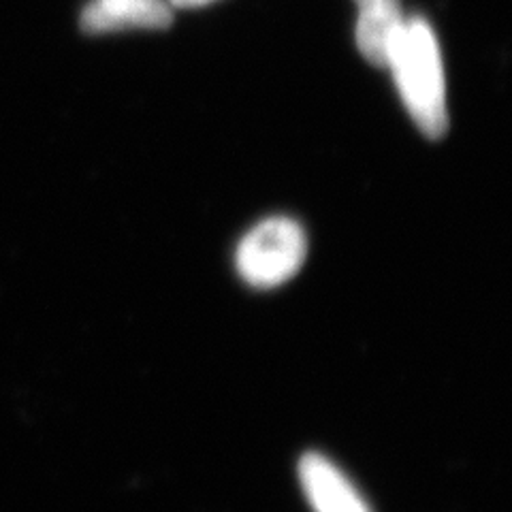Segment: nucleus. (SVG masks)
Segmentation results:
<instances>
[{"mask_svg":"<svg viewBox=\"0 0 512 512\" xmlns=\"http://www.w3.org/2000/svg\"><path fill=\"white\" fill-rule=\"evenodd\" d=\"M308 254L301 224L276 216L256 224L237 248V271L254 288H276L291 280Z\"/></svg>","mask_w":512,"mask_h":512,"instance_id":"2","label":"nucleus"},{"mask_svg":"<svg viewBox=\"0 0 512 512\" xmlns=\"http://www.w3.org/2000/svg\"><path fill=\"white\" fill-rule=\"evenodd\" d=\"M357 18V47L363 58L374 67H387V56L393 37L406 22L399 0H355Z\"/></svg>","mask_w":512,"mask_h":512,"instance_id":"5","label":"nucleus"},{"mask_svg":"<svg viewBox=\"0 0 512 512\" xmlns=\"http://www.w3.org/2000/svg\"><path fill=\"white\" fill-rule=\"evenodd\" d=\"M299 480L314 512H372L350 478L323 455L301 457Z\"/></svg>","mask_w":512,"mask_h":512,"instance_id":"3","label":"nucleus"},{"mask_svg":"<svg viewBox=\"0 0 512 512\" xmlns=\"http://www.w3.org/2000/svg\"><path fill=\"white\" fill-rule=\"evenodd\" d=\"M419 131L440 139L448 131L446 79L436 32L425 20H406L391 41L387 67Z\"/></svg>","mask_w":512,"mask_h":512,"instance_id":"1","label":"nucleus"},{"mask_svg":"<svg viewBox=\"0 0 512 512\" xmlns=\"http://www.w3.org/2000/svg\"><path fill=\"white\" fill-rule=\"evenodd\" d=\"M173 22V9L165 0H92L82 13L88 35L118 30H163Z\"/></svg>","mask_w":512,"mask_h":512,"instance_id":"4","label":"nucleus"},{"mask_svg":"<svg viewBox=\"0 0 512 512\" xmlns=\"http://www.w3.org/2000/svg\"><path fill=\"white\" fill-rule=\"evenodd\" d=\"M214 0H171V7H178V9H195V7H203V5H210Z\"/></svg>","mask_w":512,"mask_h":512,"instance_id":"6","label":"nucleus"}]
</instances>
